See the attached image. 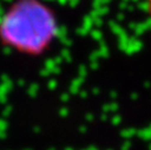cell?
Listing matches in <instances>:
<instances>
[{"label": "cell", "instance_id": "6da1fadb", "mask_svg": "<svg viewBox=\"0 0 151 150\" xmlns=\"http://www.w3.org/2000/svg\"><path fill=\"white\" fill-rule=\"evenodd\" d=\"M57 34L55 13L42 0H15L0 19V40L22 53H42Z\"/></svg>", "mask_w": 151, "mask_h": 150}, {"label": "cell", "instance_id": "7a4b0ae2", "mask_svg": "<svg viewBox=\"0 0 151 150\" xmlns=\"http://www.w3.org/2000/svg\"><path fill=\"white\" fill-rule=\"evenodd\" d=\"M145 4H146L147 12L150 13V17H151V0H145Z\"/></svg>", "mask_w": 151, "mask_h": 150}]
</instances>
